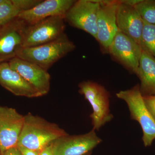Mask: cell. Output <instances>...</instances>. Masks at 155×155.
I'll return each instance as SVG.
<instances>
[{
    "label": "cell",
    "instance_id": "1",
    "mask_svg": "<svg viewBox=\"0 0 155 155\" xmlns=\"http://www.w3.org/2000/svg\"><path fill=\"white\" fill-rule=\"evenodd\" d=\"M68 134L57 124L28 113L24 116L17 146L40 152L58 138Z\"/></svg>",
    "mask_w": 155,
    "mask_h": 155
},
{
    "label": "cell",
    "instance_id": "2",
    "mask_svg": "<svg viewBox=\"0 0 155 155\" xmlns=\"http://www.w3.org/2000/svg\"><path fill=\"white\" fill-rule=\"evenodd\" d=\"M75 45L64 33L59 38L45 44L32 47L22 48L17 58L36 64L46 70L73 51Z\"/></svg>",
    "mask_w": 155,
    "mask_h": 155
},
{
    "label": "cell",
    "instance_id": "3",
    "mask_svg": "<svg viewBox=\"0 0 155 155\" xmlns=\"http://www.w3.org/2000/svg\"><path fill=\"white\" fill-rule=\"evenodd\" d=\"M116 95L126 103L131 119L137 121L141 126L145 146L151 145L155 139V120L145 104L140 85H136L127 90L121 91Z\"/></svg>",
    "mask_w": 155,
    "mask_h": 155
},
{
    "label": "cell",
    "instance_id": "4",
    "mask_svg": "<svg viewBox=\"0 0 155 155\" xmlns=\"http://www.w3.org/2000/svg\"><path fill=\"white\" fill-rule=\"evenodd\" d=\"M79 92L91 105L93 113L90 117L93 129L99 130L113 116L110 113L107 92L101 85L91 81H84L79 84Z\"/></svg>",
    "mask_w": 155,
    "mask_h": 155
},
{
    "label": "cell",
    "instance_id": "5",
    "mask_svg": "<svg viewBox=\"0 0 155 155\" xmlns=\"http://www.w3.org/2000/svg\"><path fill=\"white\" fill-rule=\"evenodd\" d=\"M65 22L64 16H55L28 25L24 33L23 48L37 46L59 38L65 33Z\"/></svg>",
    "mask_w": 155,
    "mask_h": 155
},
{
    "label": "cell",
    "instance_id": "6",
    "mask_svg": "<svg viewBox=\"0 0 155 155\" xmlns=\"http://www.w3.org/2000/svg\"><path fill=\"white\" fill-rule=\"evenodd\" d=\"M27 24L17 17L0 26V63L17 57L23 48V39Z\"/></svg>",
    "mask_w": 155,
    "mask_h": 155
},
{
    "label": "cell",
    "instance_id": "7",
    "mask_svg": "<svg viewBox=\"0 0 155 155\" xmlns=\"http://www.w3.org/2000/svg\"><path fill=\"white\" fill-rule=\"evenodd\" d=\"M98 1H75L65 16L70 25L90 34L97 39Z\"/></svg>",
    "mask_w": 155,
    "mask_h": 155
},
{
    "label": "cell",
    "instance_id": "8",
    "mask_svg": "<svg viewBox=\"0 0 155 155\" xmlns=\"http://www.w3.org/2000/svg\"><path fill=\"white\" fill-rule=\"evenodd\" d=\"M94 129L78 135L64 136L53 142L54 155H84L101 142Z\"/></svg>",
    "mask_w": 155,
    "mask_h": 155
},
{
    "label": "cell",
    "instance_id": "9",
    "mask_svg": "<svg viewBox=\"0 0 155 155\" xmlns=\"http://www.w3.org/2000/svg\"><path fill=\"white\" fill-rule=\"evenodd\" d=\"M97 40L105 51H108L118 29L116 14L119 1H98Z\"/></svg>",
    "mask_w": 155,
    "mask_h": 155
},
{
    "label": "cell",
    "instance_id": "10",
    "mask_svg": "<svg viewBox=\"0 0 155 155\" xmlns=\"http://www.w3.org/2000/svg\"><path fill=\"white\" fill-rule=\"evenodd\" d=\"M24 121L15 109L0 106V151L17 147Z\"/></svg>",
    "mask_w": 155,
    "mask_h": 155
},
{
    "label": "cell",
    "instance_id": "11",
    "mask_svg": "<svg viewBox=\"0 0 155 155\" xmlns=\"http://www.w3.org/2000/svg\"><path fill=\"white\" fill-rule=\"evenodd\" d=\"M108 52L130 71L136 74L142 49L134 40L118 31Z\"/></svg>",
    "mask_w": 155,
    "mask_h": 155
},
{
    "label": "cell",
    "instance_id": "12",
    "mask_svg": "<svg viewBox=\"0 0 155 155\" xmlns=\"http://www.w3.org/2000/svg\"><path fill=\"white\" fill-rule=\"evenodd\" d=\"M8 63L10 67L36 89L41 96L49 92L51 76L48 70L17 57L11 59Z\"/></svg>",
    "mask_w": 155,
    "mask_h": 155
},
{
    "label": "cell",
    "instance_id": "13",
    "mask_svg": "<svg viewBox=\"0 0 155 155\" xmlns=\"http://www.w3.org/2000/svg\"><path fill=\"white\" fill-rule=\"evenodd\" d=\"M75 2L73 0H46L28 11H22L18 17L28 25L55 16L65 17Z\"/></svg>",
    "mask_w": 155,
    "mask_h": 155
},
{
    "label": "cell",
    "instance_id": "14",
    "mask_svg": "<svg viewBox=\"0 0 155 155\" xmlns=\"http://www.w3.org/2000/svg\"><path fill=\"white\" fill-rule=\"evenodd\" d=\"M119 1L116 14L118 31L133 39L140 46L144 21L134 7Z\"/></svg>",
    "mask_w": 155,
    "mask_h": 155
},
{
    "label": "cell",
    "instance_id": "15",
    "mask_svg": "<svg viewBox=\"0 0 155 155\" xmlns=\"http://www.w3.org/2000/svg\"><path fill=\"white\" fill-rule=\"evenodd\" d=\"M0 85L18 96L28 98L41 96L36 89L10 67L8 62L0 64Z\"/></svg>",
    "mask_w": 155,
    "mask_h": 155
},
{
    "label": "cell",
    "instance_id": "16",
    "mask_svg": "<svg viewBox=\"0 0 155 155\" xmlns=\"http://www.w3.org/2000/svg\"><path fill=\"white\" fill-rule=\"evenodd\" d=\"M140 80L143 96L155 95V58L142 50L136 74Z\"/></svg>",
    "mask_w": 155,
    "mask_h": 155
},
{
    "label": "cell",
    "instance_id": "17",
    "mask_svg": "<svg viewBox=\"0 0 155 155\" xmlns=\"http://www.w3.org/2000/svg\"><path fill=\"white\" fill-rule=\"evenodd\" d=\"M140 47L155 58V25L144 21Z\"/></svg>",
    "mask_w": 155,
    "mask_h": 155
},
{
    "label": "cell",
    "instance_id": "18",
    "mask_svg": "<svg viewBox=\"0 0 155 155\" xmlns=\"http://www.w3.org/2000/svg\"><path fill=\"white\" fill-rule=\"evenodd\" d=\"M134 7L144 22L155 25V0H142Z\"/></svg>",
    "mask_w": 155,
    "mask_h": 155
},
{
    "label": "cell",
    "instance_id": "19",
    "mask_svg": "<svg viewBox=\"0 0 155 155\" xmlns=\"http://www.w3.org/2000/svg\"><path fill=\"white\" fill-rule=\"evenodd\" d=\"M20 13L11 0H8L5 4L0 5V26L16 18Z\"/></svg>",
    "mask_w": 155,
    "mask_h": 155
},
{
    "label": "cell",
    "instance_id": "20",
    "mask_svg": "<svg viewBox=\"0 0 155 155\" xmlns=\"http://www.w3.org/2000/svg\"><path fill=\"white\" fill-rule=\"evenodd\" d=\"M11 2L20 12L28 11L39 4L40 0H11Z\"/></svg>",
    "mask_w": 155,
    "mask_h": 155
},
{
    "label": "cell",
    "instance_id": "21",
    "mask_svg": "<svg viewBox=\"0 0 155 155\" xmlns=\"http://www.w3.org/2000/svg\"><path fill=\"white\" fill-rule=\"evenodd\" d=\"M145 104L155 120V95L143 96Z\"/></svg>",
    "mask_w": 155,
    "mask_h": 155
},
{
    "label": "cell",
    "instance_id": "22",
    "mask_svg": "<svg viewBox=\"0 0 155 155\" xmlns=\"http://www.w3.org/2000/svg\"><path fill=\"white\" fill-rule=\"evenodd\" d=\"M18 147V146H17ZM22 155H39L40 152L29 149L24 147H18Z\"/></svg>",
    "mask_w": 155,
    "mask_h": 155
},
{
    "label": "cell",
    "instance_id": "23",
    "mask_svg": "<svg viewBox=\"0 0 155 155\" xmlns=\"http://www.w3.org/2000/svg\"><path fill=\"white\" fill-rule=\"evenodd\" d=\"M2 154V155H22L17 146L7 150Z\"/></svg>",
    "mask_w": 155,
    "mask_h": 155
},
{
    "label": "cell",
    "instance_id": "24",
    "mask_svg": "<svg viewBox=\"0 0 155 155\" xmlns=\"http://www.w3.org/2000/svg\"><path fill=\"white\" fill-rule=\"evenodd\" d=\"M53 143L41 150L40 152L39 155H54Z\"/></svg>",
    "mask_w": 155,
    "mask_h": 155
},
{
    "label": "cell",
    "instance_id": "25",
    "mask_svg": "<svg viewBox=\"0 0 155 155\" xmlns=\"http://www.w3.org/2000/svg\"><path fill=\"white\" fill-rule=\"evenodd\" d=\"M8 0H0V5L5 4L8 2Z\"/></svg>",
    "mask_w": 155,
    "mask_h": 155
},
{
    "label": "cell",
    "instance_id": "26",
    "mask_svg": "<svg viewBox=\"0 0 155 155\" xmlns=\"http://www.w3.org/2000/svg\"><path fill=\"white\" fill-rule=\"evenodd\" d=\"M91 152L89 153H88L84 155H91Z\"/></svg>",
    "mask_w": 155,
    "mask_h": 155
},
{
    "label": "cell",
    "instance_id": "27",
    "mask_svg": "<svg viewBox=\"0 0 155 155\" xmlns=\"http://www.w3.org/2000/svg\"><path fill=\"white\" fill-rule=\"evenodd\" d=\"M0 155H2V153H1V151H0Z\"/></svg>",
    "mask_w": 155,
    "mask_h": 155
},
{
    "label": "cell",
    "instance_id": "28",
    "mask_svg": "<svg viewBox=\"0 0 155 155\" xmlns=\"http://www.w3.org/2000/svg\"><path fill=\"white\" fill-rule=\"evenodd\" d=\"M0 64H1V63H0Z\"/></svg>",
    "mask_w": 155,
    "mask_h": 155
}]
</instances>
